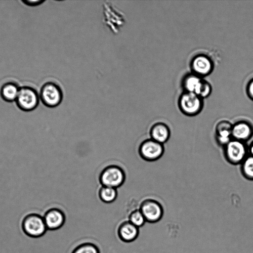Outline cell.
<instances>
[{"instance_id":"30bf717a","label":"cell","mask_w":253,"mask_h":253,"mask_svg":"<svg viewBox=\"0 0 253 253\" xmlns=\"http://www.w3.org/2000/svg\"><path fill=\"white\" fill-rule=\"evenodd\" d=\"M104 8L105 22L113 32L116 33L125 22L123 14L109 3L105 4Z\"/></svg>"},{"instance_id":"ba28073f","label":"cell","mask_w":253,"mask_h":253,"mask_svg":"<svg viewBox=\"0 0 253 253\" xmlns=\"http://www.w3.org/2000/svg\"><path fill=\"white\" fill-rule=\"evenodd\" d=\"M139 210L146 221L151 223L159 221L164 213L162 205L158 201L152 199L143 201L140 205Z\"/></svg>"},{"instance_id":"ac0fdd59","label":"cell","mask_w":253,"mask_h":253,"mask_svg":"<svg viewBox=\"0 0 253 253\" xmlns=\"http://www.w3.org/2000/svg\"><path fill=\"white\" fill-rule=\"evenodd\" d=\"M99 196L100 200L104 203H112L117 199V189L115 188L102 186L99 190Z\"/></svg>"},{"instance_id":"7c38bea8","label":"cell","mask_w":253,"mask_h":253,"mask_svg":"<svg viewBox=\"0 0 253 253\" xmlns=\"http://www.w3.org/2000/svg\"><path fill=\"white\" fill-rule=\"evenodd\" d=\"M232 124L227 120H222L215 126V139L218 145L224 147L232 139Z\"/></svg>"},{"instance_id":"e0dca14e","label":"cell","mask_w":253,"mask_h":253,"mask_svg":"<svg viewBox=\"0 0 253 253\" xmlns=\"http://www.w3.org/2000/svg\"><path fill=\"white\" fill-rule=\"evenodd\" d=\"M20 87L16 83L8 82L2 84L0 89L1 98L7 102L15 101Z\"/></svg>"},{"instance_id":"7402d4cb","label":"cell","mask_w":253,"mask_h":253,"mask_svg":"<svg viewBox=\"0 0 253 253\" xmlns=\"http://www.w3.org/2000/svg\"><path fill=\"white\" fill-rule=\"evenodd\" d=\"M44 1L43 0H22L21 2L29 6H36L41 4Z\"/></svg>"},{"instance_id":"5bb4252c","label":"cell","mask_w":253,"mask_h":253,"mask_svg":"<svg viewBox=\"0 0 253 253\" xmlns=\"http://www.w3.org/2000/svg\"><path fill=\"white\" fill-rule=\"evenodd\" d=\"M149 135L151 139L164 144L169 139L170 130L166 124L163 122H157L151 126Z\"/></svg>"},{"instance_id":"3957f363","label":"cell","mask_w":253,"mask_h":253,"mask_svg":"<svg viewBox=\"0 0 253 253\" xmlns=\"http://www.w3.org/2000/svg\"><path fill=\"white\" fill-rule=\"evenodd\" d=\"M40 100L39 94L34 88L23 86L20 87L15 102L21 111L30 112L37 108Z\"/></svg>"},{"instance_id":"603a6c76","label":"cell","mask_w":253,"mask_h":253,"mask_svg":"<svg viewBox=\"0 0 253 253\" xmlns=\"http://www.w3.org/2000/svg\"><path fill=\"white\" fill-rule=\"evenodd\" d=\"M247 92L249 97L253 100V78L247 84Z\"/></svg>"},{"instance_id":"8992f818","label":"cell","mask_w":253,"mask_h":253,"mask_svg":"<svg viewBox=\"0 0 253 253\" xmlns=\"http://www.w3.org/2000/svg\"><path fill=\"white\" fill-rule=\"evenodd\" d=\"M125 180V173L121 167L110 165L105 168L100 176V181L103 186L117 188L121 186Z\"/></svg>"},{"instance_id":"7a4b0ae2","label":"cell","mask_w":253,"mask_h":253,"mask_svg":"<svg viewBox=\"0 0 253 253\" xmlns=\"http://www.w3.org/2000/svg\"><path fill=\"white\" fill-rule=\"evenodd\" d=\"M223 148L225 160L232 165H240L249 155L248 146L246 143L234 139Z\"/></svg>"},{"instance_id":"9c48e42d","label":"cell","mask_w":253,"mask_h":253,"mask_svg":"<svg viewBox=\"0 0 253 253\" xmlns=\"http://www.w3.org/2000/svg\"><path fill=\"white\" fill-rule=\"evenodd\" d=\"M213 67L212 61L205 54L197 55L191 61L192 73L201 78L210 75L212 71Z\"/></svg>"},{"instance_id":"2e32d148","label":"cell","mask_w":253,"mask_h":253,"mask_svg":"<svg viewBox=\"0 0 253 253\" xmlns=\"http://www.w3.org/2000/svg\"><path fill=\"white\" fill-rule=\"evenodd\" d=\"M204 80L203 78L192 73L184 76L182 84L186 92H193L198 95Z\"/></svg>"},{"instance_id":"cb8c5ba5","label":"cell","mask_w":253,"mask_h":253,"mask_svg":"<svg viewBox=\"0 0 253 253\" xmlns=\"http://www.w3.org/2000/svg\"><path fill=\"white\" fill-rule=\"evenodd\" d=\"M249 154L253 156V140L248 146Z\"/></svg>"},{"instance_id":"5b68a950","label":"cell","mask_w":253,"mask_h":253,"mask_svg":"<svg viewBox=\"0 0 253 253\" xmlns=\"http://www.w3.org/2000/svg\"><path fill=\"white\" fill-rule=\"evenodd\" d=\"M22 227L26 235L33 238L42 236L47 229L43 217L35 213L28 214L24 217Z\"/></svg>"},{"instance_id":"8fae6325","label":"cell","mask_w":253,"mask_h":253,"mask_svg":"<svg viewBox=\"0 0 253 253\" xmlns=\"http://www.w3.org/2000/svg\"><path fill=\"white\" fill-rule=\"evenodd\" d=\"M253 135V126L248 121L241 120L232 125V139L246 142Z\"/></svg>"},{"instance_id":"44dd1931","label":"cell","mask_w":253,"mask_h":253,"mask_svg":"<svg viewBox=\"0 0 253 253\" xmlns=\"http://www.w3.org/2000/svg\"><path fill=\"white\" fill-rule=\"evenodd\" d=\"M72 253H99V251L95 245L84 243L78 246Z\"/></svg>"},{"instance_id":"4fadbf2b","label":"cell","mask_w":253,"mask_h":253,"mask_svg":"<svg viewBox=\"0 0 253 253\" xmlns=\"http://www.w3.org/2000/svg\"><path fill=\"white\" fill-rule=\"evenodd\" d=\"M43 218L47 229L52 230L60 228L65 220L63 212L55 208L48 210L44 214Z\"/></svg>"},{"instance_id":"6da1fadb","label":"cell","mask_w":253,"mask_h":253,"mask_svg":"<svg viewBox=\"0 0 253 253\" xmlns=\"http://www.w3.org/2000/svg\"><path fill=\"white\" fill-rule=\"evenodd\" d=\"M39 96L40 101L45 107L54 108L62 103L64 93L62 87L58 84L48 81L42 86Z\"/></svg>"},{"instance_id":"277c9868","label":"cell","mask_w":253,"mask_h":253,"mask_svg":"<svg viewBox=\"0 0 253 253\" xmlns=\"http://www.w3.org/2000/svg\"><path fill=\"white\" fill-rule=\"evenodd\" d=\"M178 104L180 111L189 117L198 115L204 106L203 98L193 92L186 91L179 97Z\"/></svg>"},{"instance_id":"9a60e30c","label":"cell","mask_w":253,"mask_h":253,"mask_svg":"<svg viewBox=\"0 0 253 253\" xmlns=\"http://www.w3.org/2000/svg\"><path fill=\"white\" fill-rule=\"evenodd\" d=\"M138 233V228L131 224L129 221L122 223L118 230L119 238L125 242H130L134 241L137 237Z\"/></svg>"},{"instance_id":"d6986e66","label":"cell","mask_w":253,"mask_h":253,"mask_svg":"<svg viewBox=\"0 0 253 253\" xmlns=\"http://www.w3.org/2000/svg\"><path fill=\"white\" fill-rule=\"evenodd\" d=\"M240 165L242 175L249 180H253V156L249 154Z\"/></svg>"},{"instance_id":"ffe728a7","label":"cell","mask_w":253,"mask_h":253,"mask_svg":"<svg viewBox=\"0 0 253 253\" xmlns=\"http://www.w3.org/2000/svg\"><path fill=\"white\" fill-rule=\"evenodd\" d=\"M128 221L137 228L143 226L146 221L140 210L132 211L129 216Z\"/></svg>"},{"instance_id":"52a82bcc","label":"cell","mask_w":253,"mask_h":253,"mask_svg":"<svg viewBox=\"0 0 253 253\" xmlns=\"http://www.w3.org/2000/svg\"><path fill=\"white\" fill-rule=\"evenodd\" d=\"M139 152L142 159L148 162H155L163 156L165 147L164 144L151 138H147L140 144Z\"/></svg>"}]
</instances>
